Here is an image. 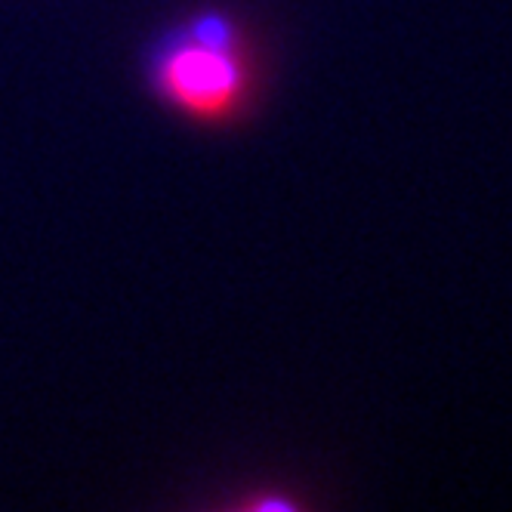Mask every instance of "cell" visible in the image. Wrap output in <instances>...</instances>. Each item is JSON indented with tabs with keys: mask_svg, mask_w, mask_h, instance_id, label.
Instances as JSON below:
<instances>
[{
	"mask_svg": "<svg viewBox=\"0 0 512 512\" xmlns=\"http://www.w3.org/2000/svg\"><path fill=\"white\" fill-rule=\"evenodd\" d=\"M149 93L198 127L241 121L256 96V47L244 22L219 7H201L161 28L142 56Z\"/></svg>",
	"mask_w": 512,
	"mask_h": 512,
	"instance_id": "6da1fadb",
	"label": "cell"
}]
</instances>
